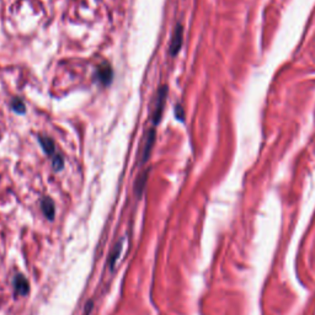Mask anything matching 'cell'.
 <instances>
[{
    "mask_svg": "<svg viewBox=\"0 0 315 315\" xmlns=\"http://www.w3.org/2000/svg\"><path fill=\"white\" fill-rule=\"evenodd\" d=\"M166 96H168V86L163 85L159 89L157 98H155V106L154 111H153V123H154L155 126L160 122L161 116H163V110L164 106H165Z\"/></svg>",
    "mask_w": 315,
    "mask_h": 315,
    "instance_id": "6da1fadb",
    "label": "cell"
},
{
    "mask_svg": "<svg viewBox=\"0 0 315 315\" xmlns=\"http://www.w3.org/2000/svg\"><path fill=\"white\" fill-rule=\"evenodd\" d=\"M184 29L180 24H177L176 28L174 30V34H172V39H171V45H170V56L175 57V56L179 53V51L181 50L182 46V40H184Z\"/></svg>",
    "mask_w": 315,
    "mask_h": 315,
    "instance_id": "7a4b0ae2",
    "label": "cell"
},
{
    "mask_svg": "<svg viewBox=\"0 0 315 315\" xmlns=\"http://www.w3.org/2000/svg\"><path fill=\"white\" fill-rule=\"evenodd\" d=\"M112 77H114V72H112L111 66H110L107 62L101 63L99 66L98 71H96V78L100 80L102 85H110V83L112 82Z\"/></svg>",
    "mask_w": 315,
    "mask_h": 315,
    "instance_id": "3957f363",
    "label": "cell"
},
{
    "mask_svg": "<svg viewBox=\"0 0 315 315\" xmlns=\"http://www.w3.org/2000/svg\"><path fill=\"white\" fill-rule=\"evenodd\" d=\"M14 290L16 295H26L30 290L29 281L23 274H18L14 279Z\"/></svg>",
    "mask_w": 315,
    "mask_h": 315,
    "instance_id": "277c9868",
    "label": "cell"
},
{
    "mask_svg": "<svg viewBox=\"0 0 315 315\" xmlns=\"http://www.w3.org/2000/svg\"><path fill=\"white\" fill-rule=\"evenodd\" d=\"M154 142H155V129H150L149 133H148L147 137H145V143L143 148V159H142L143 163L147 160L148 158H149L153 147H154Z\"/></svg>",
    "mask_w": 315,
    "mask_h": 315,
    "instance_id": "5b68a950",
    "label": "cell"
},
{
    "mask_svg": "<svg viewBox=\"0 0 315 315\" xmlns=\"http://www.w3.org/2000/svg\"><path fill=\"white\" fill-rule=\"evenodd\" d=\"M41 207H42V211H43V213H45L46 217H47L50 220H52L53 217H55V213H56L55 203H53V201L51 200V198L46 197L45 200H42Z\"/></svg>",
    "mask_w": 315,
    "mask_h": 315,
    "instance_id": "8992f818",
    "label": "cell"
},
{
    "mask_svg": "<svg viewBox=\"0 0 315 315\" xmlns=\"http://www.w3.org/2000/svg\"><path fill=\"white\" fill-rule=\"evenodd\" d=\"M40 143H41L43 150H45L48 155L55 154L56 145L52 139L48 138V137H40Z\"/></svg>",
    "mask_w": 315,
    "mask_h": 315,
    "instance_id": "52a82bcc",
    "label": "cell"
},
{
    "mask_svg": "<svg viewBox=\"0 0 315 315\" xmlns=\"http://www.w3.org/2000/svg\"><path fill=\"white\" fill-rule=\"evenodd\" d=\"M121 252H122V240H121L120 243L116 245L115 249H114V252L111 254V257H110V266H111V268L115 267L116 262H117V260L121 256Z\"/></svg>",
    "mask_w": 315,
    "mask_h": 315,
    "instance_id": "ba28073f",
    "label": "cell"
},
{
    "mask_svg": "<svg viewBox=\"0 0 315 315\" xmlns=\"http://www.w3.org/2000/svg\"><path fill=\"white\" fill-rule=\"evenodd\" d=\"M13 109H14L15 112H18L19 115L25 114V111H26L25 104L21 101V99H18V98L13 100Z\"/></svg>",
    "mask_w": 315,
    "mask_h": 315,
    "instance_id": "9c48e42d",
    "label": "cell"
},
{
    "mask_svg": "<svg viewBox=\"0 0 315 315\" xmlns=\"http://www.w3.org/2000/svg\"><path fill=\"white\" fill-rule=\"evenodd\" d=\"M147 176H148V172L145 171L143 175H142L141 177H139L138 179V181H137V184H136V192H137V195H141L142 193V191H143V188H144V186H145V181H147Z\"/></svg>",
    "mask_w": 315,
    "mask_h": 315,
    "instance_id": "30bf717a",
    "label": "cell"
},
{
    "mask_svg": "<svg viewBox=\"0 0 315 315\" xmlns=\"http://www.w3.org/2000/svg\"><path fill=\"white\" fill-rule=\"evenodd\" d=\"M64 161L63 159H62L61 155L58 154H55V157H53V168H55L56 171H59L63 169V165H64Z\"/></svg>",
    "mask_w": 315,
    "mask_h": 315,
    "instance_id": "8fae6325",
    "label": "cell"
},
{
    "mask_svg": "<svg viewBox=\"0 0 315 315\" xmlns=\"http://www.w3.org/2000/svg\"><path fill=\"white\" fill-rule=\"evenodd\" d=\"M175 114H176V117L179 118L180 121H184V109H182L181 105H176L175 107Z\"/></svg>",
    "mask_w": 315,
    "mask_h": 315,
    "instance_id": "7c38bea8",
    "label": "cell"
}]
</instances>
